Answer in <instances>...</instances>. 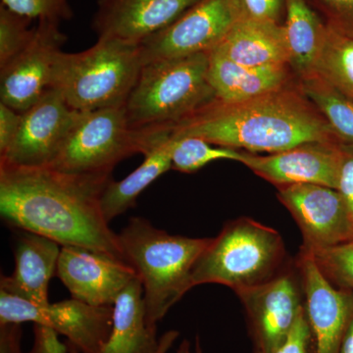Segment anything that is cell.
<instances>
[{
	"label": "cell",
	"mask_w": 353,
	"mask_h": 353,
	"mask_svg": "<svg viewBox=\"0 0 353 353\" xmlns=\"http://www.w3.org/2000/svg\"><path fill=\"white\" fill-rule=\"evenodd\" d=\"M48 325L82 353H99L110 336L113 305H90L67 299L41 306L0 290V325Z\"/></svg>",
	"instance_id": "ba28073f"
},
{
	"label": "cell",
	"mask_w": 353,
	"mask_h": 353,
	"mask_svg": "<svg viewBox=\"0 0 353 353\" xmlns=\"http://www.w3.org/2000/svg\"><path fill=\"white\" fill-rule=\"evenodd\" d=\"M176 139L173 134L165 138L145 154V161L123 180H110L101 196V208L106 221L124 214L136 206L139 194L160 176L172 169V152Z\"/></svg>",
	"instance_id": "603a6c76"
},
{
	"label": "cell",
	"mask_w": 353,
	"mask_h": 353,
	"mask_svg": "<svg viewBox=\"0 0 353 353\" xmlns=\"http://www.w3.org/2000/svg\"><path fill=\"white\" fill-rule=\"evenodd\" d=\"M176 353H202L199 339L196 340V352H192V348H190V343L189 341L183 340L182 343H181L178 350H176Z\"/></svg>",
	"instance_id": "74e56055"
},
{
	"label": "cell",
	"mask_w": 353,
	"mask_h": 353,
	"mask_svg": "<svg viewBox=\"0 0 353 353\" xmlns=\"http://www.w3.org/2000/svg\"><path fill=\"white\" fill-rule=\"evenodd\" d=\"M340 353H353V322L341 345Z\"/></svg>",
	"instance_id": "8d00e7d4"
},
{
	"label": "cell",
	"mask_w": 353,
	"mask_h": 353,
	"mask_svg": "<svg viewBox=\"0 0 353 353\" xmlns=\"http://www.w3.org/2000/svg\"><path fill=\"white\" fill-rule=\"evenodd\" d=\"M289 264L276 230L241 217L227 222L211 239L192 268V285L219 284L236 294L268 282Z\"/></svg>",
	"instance_id": "277c9868"
},
{
	"label": "cell",
	"mask_w": 353,
	"mask_h": 353,
	"mask_svg": "<svg viewBox=\"0 0 353 353\" xmlns=\"http://www.w3.org/2000/svg\"><path fill=\"white\" fill-rule=\"evenodd\" d=\"M171 129L176 138L199 137L214 145L256 154L340 141L297 80L250 101L224 103L215 99Z\"/></svg>",
	"instance_id": "7a4b0ae2"
},
{
	"label": "cell",
	"mask_w": 353,
	"mask_h": 353,
	"mask_svg": "<svg viewBox=\"0 0 353 353\" xmlns=\"http://www.w3.org/2000/svg\"><path fill=\"white\" fill-rule=\"evenodd\" d=\"M238 20L283 24L285 16V0H231Z\"/></svg>",
	"instance_id": "f546056e"
},
{
	"label": "cell",
	"mask_w": 353,
	"mask_h": 353,
	"mask_svg": "<svg viewBox=\"0 0 353 353\" xmlns=\"http://www.w3.org/2000/svg\"><path fill=\"white\" fill-rule=\"evenodd\" d=\"M80 114L67 103L57 88H50L22 113L19 132L10 148L0 155V163L51 166Z\"/></svg>",
	"instance_id": "7c38bea8"
},
{
	"label": "cell",
	"mask_w": 353,
	"mask_h": 353,
	"mask_svg": "<svg viewBox=\"0 0 353 353\" xmlns=\"http://www.w3.org/2000/svg\"><path fill=\"white\" fill-rule=\"evenodd\" d=\"M60 24L38 21L31 43L0 68V102L24 113L52 88L55 66L67 41Z\"/></svg>",
	"instance_id": "30bf717a"
},
{
	"label": "cell",
	"mask_w": 353,
	"mask_h": 353,
	"mask_svg": "<svg viewBox=\"0 0 353 353\" xmlns=\"http://www.w3.org/2000/svg\"><path fill=\"white\" fill-rule=\"evenodd\" d=\"M20 231L14 250L15 269L10 276H1L0 290L48 305V285L57 275L61 245L41 234Z\"/></svg>",
	"instance_id": "d6986e66"
},
{
	"label": "cell",
	"mask_w": 353,
	"mask_h": 353,
	"mask_svg": "<svg viewBox=\"0 0 353 353\" xmlns=\"http://www.w3.org/2000/svg\"><path fill=\"white\" fill-rule=\"evenodd\" d=\"M57 276L73 299L95 306L113 305L138 277L124 260L73 245L61 246Z\"/></svg>",
	"instance_id": "9a60e30c"
},
{
	"label": "cell",
	"mask_w": 353,
	"mask_h": 353,
	"mask_svg": "<svg viewBox=\"0 0 353 353\" xmlns=\"http://www.w3.org/2000/svg\"><path fill=\"white\" fill-rule=\"evenodd\" d=\"M341 143L353 145V101L317 76L297 80Z\"/></svg>",
	"instance_id": "cb8c5ba5"
},
{
	"label": "cell",
	"mask_w": 353,
	"mask_h": 353,
	"mask_svg": "<svg viewBox=\"0 0 353 353\" xmlns=\"http://www.w3.org/2000/svg\"><path fill=\"white\" fill-rule=\"evenodd\" d=\"M68 347H69V353H82L80 352V350H78L76 347H74L73 345H71V343L68 341Z\"/></svg>",
	"instance_id": "f35d334b"
},
{
	"label": "cell",
	"mask_w": 353,
	"mask_h": 353,
	"mask_svg": "<svg viewBox=\"0 0 353 353\" xmlns=\"http://www.w3.org/2000/svg\"><path fill=\"white\" fill-rule=\"evenodd\" d=\"M240 163L277 188L315 183L338 189L341 141L309 143L259 155L243 152Z\"/></svg>",
	"instance_id": "2e32d148"
},
{
	"label": "cell",
	"mask_w": 353,
	"mask_h": 353,
	"mask_svg": "<svg viewBox=\"0 0 353 353\" xmlns=\"http://www.w3.org/2000/svg\"><path fill=\"white\" fill-rule=\"evenodd\" d=\"M301 275L304 308L315 353H340L353 322V292L339 289L318 269L312 255L301 248L296 259Z\"/></svg>",
	"instance_id": "5bb4252c"
},
{
	"label": "cell",
	"mask_w": 353,
	"mask_h": 353,
	"mask_svg": "<svg viewBox=\"0 0 353 353\" xmlns=\"http://www.w3.org/2000/svg\"><path fill=\"white\" fill-rule=\"evenodd\" d=\"M22 121V113L0 102V155L12 145Z\"/></svg>",
	"instance_id": "e575fe53"
},
{
	"label": "cell",
	"mask_w": 353,
	"mask_h": 353,
	"mask_svg": "<svg viewBox=\"0 0 353 353\" xmlns=\"http://www.w3.org/2000/svg\"><path fill=\"white\" fill-rule=\"evenodd\" d=\"M141 67L139 43L101 38L88 50L60 54L52 88L80 112L125 108Z\"/></svg>",
	"instance_id": "8992f818"
},
{
	"label": "cell",
	"mask_w": 353,
	"mask_h": 353,
	"mask_svg": "<svg viewBox=\"0 0 353 353\" xmlns=\"http://www.w3.org/2000/svg\"><path fill=\"white\" fill-rule=\"evenodd\" d=\"M55 330L48 325L34 324V345L28 353H69L68 343H61Z\"/></svg>",
	"instance_id": "836d02e7"
},
{
	"label": "cell",
	"mask_w": 353,
	"mask_h": 353,
	"mask_svg": "<svg viewBox=\"0 0 353 353\" xmlns=\"http://www.w3.org/2000/svg\"><path fill=\"white\" fill-rule=\"evenodd\" d=\"M21 324L0 325V353H24L21 347Z\"/></svg>",
	"instance_id": "d590c367"
},
{
	"label": "cell",
	"mask_w": 353,
	"mask_h": 353,
	"mask_svg": "<svg viewBox=\"0 0 353 353\" xmlns=\"http://www.w3.org/2000/svg\"><path fill=\"white\" fill-rule=\"evenodd\" d=\"M110 176L0 163V215L9 226L61 246H80L125 261L119 236L102 212Z\"/></svg>",
	"instance_id": "6da1fadb"
},
{
	"label": "cell",
	"mask_w": 353,
	"mask_h": 353,
	"mask_svg": "<svg viewBox=\"0 0 353 353\" xmlns=\"http://www.w3.org/2000/svg\"><path fill=\"white\" fill-rule=\"evenodd\" d=\"M327 25L326 41L313 76L319 77L353 101V38Z\"/></svg>",
	"instance_id": "d4e9b609"
},
{
	"label": "cell",
	"mask_w": 353,
	"mask_h": 353,
	"mask_svg": "<svg viewBox=\"0 0 353 353\" xmlns=\"http://www.w3.org/2000/svg\"><path fill=\"white\" fill-rule=\"evenodd\" d=\"M32 19L0 6V68L27 48L34 34Z\"/></svg>",
	"instance_id": "83f0119b"
},
{
	"label": "cell",
	"mask_w": 353,
	"mask_h": 353,
	"mask_svg": "<svg viewBox=\"0 0 353 353\" xmlns=\"http://www.w3.org/2000/svg\"><path fill=\"white\" fill-rule=\"evenodd\" d=\"M179 333L157 336V327L146 322L143 289L139 277L122 290L113 304L110 336L99 353H167Z\"/></svg>",
	"instance_id": "ac0fdd59"
},
{
	"label": "cell",
	"mask_w": 353,
	"mask_h": 353,
	"mask_svg": "<svg viewBox=\"0 0 353 353\" xmlns=\"http://www.w3.org/2000/svg\"><path fill=\"white\" fill-rule=\"evenodd\" d=\"M284 34L289 66L296 80L313 76L328 25L307 0H285Z\"/></svg>",
	"instance_id": "7402d4cb"
},
{
	"label": "cell",
	"mask_w": 353,
	"mask_h": 353,
	"mask_svg": "<svg viewBox=\"0 0 353 353\" xmlns=\"http://www.w3.org/2000/svg\"><path fill=\"white\" fill-rule=\"evenodd\" d=\"M168 128L134 130L125 108L81 112L50 167L71 174L111 175L116 165L137 154H148L170 136Z\"/></svg>",
	"instance_id": "52a82bcc"
},
{
	"label": "cell",
	"mask_w": 353,
	"mask_h": 353,
	"mask_svg": "<svg viewBox=\"0 0 353 353\" xmlns=\"http://www.w3.org/2000/svg\"><path fill=\"white\" fill-rule=\"evenodd\" d=\"M277 196L303 234V248H327L353 241V217L338 190L315 183L278 188Z\"/></svg>",
	"instance_id": "4fadbf2b"
},
{
	"label": "cell",
	"mask_w": 353,
	"mask_h": 353,
	"mask_svg": "<svg viewBox=\"0 0 353 353\" xmlns=\"http://www.w3.org/2000/svg\"><path fill=\"white\" fill-rule=\"evenodd\" d=\"M118 236L125 261L143 285L146 322L157 327L194 288L192 268L212 238L171 234L141 217H132Z\"/></svg>",
	"instance_id": "3957f363"
},
{
	"label": "cell",
	"mask_w": 353,
	"mask_h": 353,
	"mask_svg": "<svg viewBox=\"0 0 353 353\" xmlns=\"http://www.w3.org/2000/svg\"><path fill=\"white\" fill-rule=\"evenodd\" d=\"M236 21L231 0H201L170 25L139 43L143 65L209 53Z\"/></svg>",
	"instance_id": "8fae6325"
},
{
	"label": "cell",
	"mask_w": 353,
	"mask_h": 353,
	"mask_svg": "<svg viewBox=\"0 0 353 353\" xmlns=\"http://www.w3.org/2000/svg\"><path fill=\"white\" fill-rule=\"evenodd\" d=\"M201 0H97L92 30L99 39L141 43Z\"/></svg>",
	"instance_id": "e0dca14e"
},
{
	"label": "cell",
	"mask_w": 353,
	"mask_h": 353,
	"mask_svg": "<svg viewBox=\"0 0 353 353\" xmlns=\"http://www.w3.org/2000/svg\"><path fill=\"white\" fill-rule=\"evenodd\" d=\"M353 217V145L341 143L338 189Z\"/></svg>",
	"instance_id": "d6a6232c"
},
{
	"label": "cell",
	"mask_w": 353,
	"mask_h": 353,
	"mask_svg": "<svg viewBox=\"0 0 353 353\" xmlns=\"http://www.w3.org/2000/svg\"><path fill=\"white\" fill-rule=\"evenodd\" d=\"M327 24L353 38V0H307Z\"/></svg>",
	"instance_id": "4dcf8cb0"
},
{
	"label": "cell",
	"mask_w": 353,
	"mask_h": 353,
	"mask_svg": "<svg viewBox=\"0 0 353 353\" xmlns=\"http://www.w3.org/2000/svg\"><path fill=\"white\" fill-rule=\"evenodd\" d=\"M274 353H315L312 332L304 306L287 338Z\"/></svg>",
	"instance_id": "1f68e13d"
},
{
	"label": "cell",
	"mask_w": 353,
	"mask_h": 353,
	"mask_svg": "<svg viewBox=\"0 0 353 353\" xmlns=\"http://www.w3.org/2000/svg\"><path fill=\"white\" fill-rule=\"evenodd\" d=\"M213 50L246 66L289 65L283 24L236 21Z\"/></svg>",
	"instance_id": "44dd1931"
},
{
	"label": "cell",
	"mask_w": 353,
	"mask_h": 353,
	"mask_svg": "<svg viewBox=\"0 0 353 353\" xmlns=\"http://www.w3.org/2000/svg\"><path fill=\"white\" fill-rule=\"evenodd\" d=\"M209 53L143 64L125 104L134 130L172 128L215 101Z\"/></svg>",
	"instance_id": "5b68a950"
},
{
	"label": "cell",
	"mask_w": 353,
	"mask_h": 353,
	"mask_svg": "<svg viewBox=\"0 0 353 353\" xmlns=\"http://www.w3.org/2000/svg\"><path fill=\"white\" fill-rule=\"evenodd\" d=\"M289 65L246 66L212 50L209 52L208 80L216 101L236 103L276 92L294 83Z\"/></svg>",
	"instance_id": "ffe728a7"
},
{
	"label": "cell",
	"mask_w": 353,
	"mask_h": 353,
	"mask_svg": "<svg viewBox=\"0 0 353 353\" xmlns=\"http://www.w3.org/2000/svg\"><path fill=\"white\" fill-rule=\"evenodd\" d=\"M174 138L176 141L172 152V169L182 173H194L217 160L240 162L243 157L240 150L214 145L199 137Z\"/></svg>",
	"instance_id": "484cf974"
},
{
	"label": "cell",
	"mask_w": 353,
	"mask_h": 353,
	"mask_svg": "<svg viewBox=\"0 0 353 353\" xmlns=\"http://www.w3.org/2000/svg\"><path fill=\"white\" fill-rule=\"evenodd\" d=\"M1 6L32 20L61 23L73 17L70 0H1Z\"/></svg>",
	"instance_id": "f1b7e54d"
},
{
	"label": "cell",
	"mask_w": 353,
	"mask_h": 353,
	"mask_svg": "<svg viewBox=\"0 0 353 353\" xmlns=\"http://www.w3.org/2000/svg\"><path fill=\"white\" fill-rule=\"evenodd\" d=\"M303 248L310 252L329 282L339 289L353 292V241L327 248Z\"/></svg>",
	"instance_id": "4316f807"
},
{
	"label": "cell",
	"mask_w": 353,
	"mask_h": 353,
	"mask_svg": "<svg viewBox=\"0 0 353 353\" xmlns=\"http://www.w3.org/2000/svg\"><path fill=\"white\" fill-rule=\"evenodd\" d=\"M245 307L254 353H274L287 338L304 306L296 263L264 284L236 292Z\"/></svg>",
	"instance_id": "9c48e42d"
}]
</instances>
